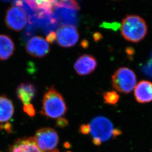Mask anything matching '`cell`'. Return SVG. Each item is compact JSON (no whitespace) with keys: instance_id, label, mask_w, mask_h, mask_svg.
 <instances>
[{"instance_id":"obj_7","label":"cell","mask_w":152,"mask_h":152,"mask_svg":"<svg viewBox=\"0 0 152 152\" xmlns=\"http://www.w3.org/2000/svg\"><path fill=\"white\" fill-rule=\"evenodd\" d=\"M77 10L71 7H55L53 9V15L59 26L75 27L78 21Z\"/></svg>"},{"instance_id":"obj_20","label":"cell","mask_w":152,"mask_h":152,"mask_svg":"<svg viewBox=\"0 0 152 152\" xmlns=\"http://www.w3.org/2000/svg\"><path fill=\"white\" fill-rule=\"evenodd\" d=\"M23 110L28 116L30 117H34L36 114V111L34 109L33 105L30 104L23 106Z\"/></svg>"},{"instance_id":"obj_24","label":"cell","mask_w":152,"mask_h":152,"mask_svg":"<svg viewBox=\"0 0 152 152\" xmlns=\"http://www.w3.org/2000/svg\"><path fill=\"white\" fill-rule=\"evenodd\" d=\"M2 1H10V0H2Z\"/></svg>"},{"instance_id":"obj_21","label":"cell","mask_w":152,"mask_h":152,"mask_svg":"<svg viewBox=\"0 0 152 152\" xmlns=\"http://www.w3.org/2000/svg\"><path fill=\"white\" fill-rule=\"evenodd\" d=\"M79 131L85 135L88 134L90 132V127L89 124H82L79 128Z\"/></svg>"},{"instance_id":"obj_14","label":"cell","mask_w":152,"mask_h":152,"mask_svg":"<svg viewBox=\"0 0 152 152\" xmlns=\"http://www.w3.org/2000/svg\"><path fill=\"white\" fill-rule=\"evenodd\" d=\"M14 111L12 101L6 96H0V122L9 121L13 116Z\"/></svg>"},{"instance_id":"obj_18","label":"cell","mask_w":152,"mask_h":152,"mask_svg":"<svg viewBox=\"0 0 152 152\" xmlns=\"http://www.w3.org/2000/svg\"><path fill=\"white\" fill-rule=\"evenodd\" d=\"M55 7H65L79 10V5L76 0H55L54 4Z\"/></svg>"},{"instance_id":"obj_16","label":"cell","mask_w":152,"mask_h":152,"mask_svg":"<svg viewBox=\"0 0 152 152\" xmlns=\"http://www.w3.org/2000/svg\"><path fill=\"white\" fill-rule=\"evenodd\" d=\"M34 1L38 9L49 14L53 13L55 0H34Z\"/></svg>"},{"instance_id":"obj_11","label":"cell","mask_w":152,"mask_h":152,"mask_svg":"<svg viewBox=\"0 0 152 152\" xmlns=\"http://www.w3.org/2000/svg\"><path fill=\"white\" fill-rule=\"evenodd\" d=\"M134 95L139 103H147L152 101V83L146 80H141L135 86Z\"/></svg>"},{"instance_id":"obj_1","label":"cell","mask_w":152,"mask_h":152,"mask_svg":"<svg viewBox=\"0 0 152 152\" xmlns=\"http://www.w3.org/2000/svg\"><path fill=\"white\" fill-rule=\"evenodd\" d=\"M66 111L67 107L63 97L52 86L43 96L40 113L48 118L59 119L65 116Z\"/></svg>"},{"instance_id":"obj_23","label":"cell","mask_w":152,"mask_h":152,"mask_svg":"<svg viewBox=\"0 0 152 152\" xmlns=\"http://www.w3.org/2000/svg\"><path fill=\"white\" fill-rule=\"evenodd\" d=\"M46 41L50 43H53L56 40V33L55 31H52L48 34L46 36Z\"/></svg>"},{"instance_id":"obj_3","label":"cell","mask_w":152,"mask_h":152,"mask_svg":"<svg viewBox=\"0 0 152 152\" xmlns=\"http://www.w3.org/2000/svg\"><path fill=\"white\" fill-rule=\"evenodd\" d=\"M145 20L137 15H128L121 24V34L126 40L137 43L142 40L147 33Z\"/></svg>"},{"instance_id":"obj_10","label":"cell","mask_w":152,"mask_h":152,"mask_svg":"<svg viewBox=\"0 0 152 152\" xmlns=\"http://www.w3.org/2000/svg\"><path fill=\"white\" fill-rule=\"evenodd\" d=\"M97 66L96 59L90 55L80 56L75 62L74 68L78 75L86 76L92 73Z\"/></svg>"},{"instance_id":"obj_5","label":"cell","mask_w":152,"mask_h":152,"mask_svg":"<svg viewBox=\"0 0 152 152\" xmlns=\"http://www.w3.org/2000/svg\"><path fill=\"white\" fill-rule=\"evenodd\" d=\"M34 140L37 146L44 152L56 151L59 142L57 132L52 128H42L36 132Z\"/></svg>"},{"instance_id":"obj_9","label":"cell","mask_w":152,"mask_h":152,"mask_svg":"<svg viewBox=\"0 0 152 152\" xmlns=\"http://www.w3.org/2000/svg\"><path fill=\"white\" fill-rule=\"evenodd\" d=\"M26 51L34 58H42L49 53L50 47L46 40L40 37H33L26 44Z\"/></svg>"},{"instance_id":"obj_22","label":"cell","mask_w":152,"mask_h":152,"mask_svg":"<svg viewBox=\"0 0 152 152\" xmlns=\"http://www.w3.org/2000/svg\"><path fill=\"white\" fill-rule=\"evenodd\" d=\"M68 123L69 122H68L67 120L63 118H59L56 122V124L58 126L61 128L66 127L68 125Z\"/></svg>"},{"instance_id":"obj_4","label":"cell","mask_w":152,"mask_h":152,"mask_svg":"<svg viewBox=\"0 0 152 152\" xmlns=\"http://www.w3.org/2000/svg\"><path fill=\"white\" fill-rule=\"evenodd\" d=\"M112 83L118 91L129 93L136 86V76L132 70L128 68H119L112 76Z\"/></svg>"},{"instance_id":"obj_6","label":"cell","mask_w":152,"mask_h":152,"mask_svg":"<svg viewBox=\"0 0 152 152\" xmlns=\"http://www.w3.org/2000/svg\"><path fill=\"white\" fill-rule=\"evenodd\" d=\"M7 27L13 30H21L27 23V17L24 11L20 7H12L7 10L6 15Z\"/></svg>"},{"instance_id":"obj_15","label":"cell","mask_w":152,"mask_h":152,"mask_svg":"<svg viewBox=\"0 0 152 152\" xmlns=\"http://www.w3.org/2000/svg\"><path fill=\"white\" fill-rule=\"evenodd\" d=\"M15 44L9 36L0 35V61H6L12 56Z\"/></svg>"},{"instance_id":"obj_12","label":"cell","mask_w":152,"mask_h":152,"mask_svg":"<svg viewBox=\"0 0 152 152\" xmlns=\"http://www.w3.org/2000/svg\"><path fill=\"white\" fill-rule=\"evenodd\" d=\"M9 152H44L37 146L33 137H24L15 141Z\"/></svg>"},{"instance_id":"obj_19","label":"cell","mask_w":152,"mask_h":152,"mask_svg":"<svg viewBox=\"0 0 152 152\" xmlns=\"http://www.w3.org/2000/svg\"><path fill=\"white\" fill-rule=\"evenodd\" d=\"M37 27L35 25L28 24L23 35L24 42H25V41L29 40L31 39L30 38L33 37V36L37 32Z\"/></svg>"},{"instance_id":"obj_2","label":"cell","mask_w":152,"mask_h":152,"mask_svg":"<svg viewBox=\"0 0 152 152\" xmlns=\"http://www.w3.org/2000/svg\"><path fill=\"white\" fill-rule=\"evenodd\" d=\"M89 125L92 141L96 146H99L102 143L112 137H116L122 134L120 129L114 128L111 122L104 117L94 118Z\"/></svg>"},{"instance_id":"obj_8","label":"cell","mask_w":152,"mask_h":152,"mask_svg":"<svg viewBox=\"0 0 152 152\" xmlns=\"http://www.w3.org/2000/svg\"><path fill=\"white\" fill-rule=\"evenodd\" d=\"M79 33L73 26L59 27L56 33V40L59 46L63 47H72L79 40Z\"/></svg>"},{"instance_id":"obj_17","label":"cell","mask_w":152,"mask_h":152,"mask_svg":"<svg viewBox=\"0 0 152 152\" xmlns=\"http://www.w3.org/2000/svg\"><path fill=\"white\" fill-rule=\"evenodd\" d=\"M103 97L104 103L114 105L119 101L120 96L115 91H109L103 93Z\"/></svg>"},{"instance_id":"obj_13","label":"cell","mask_w":152,"mask_h":152,"mask_svg":"<svg viewBox=\"0 0 152 152\" xmlns=\"http://www.w3.org/2000/svg\"><path fill=\"white\" fill-rule=\"evenodd\" d=\"M36 92L34 85L29 83H21L16 90L17 97L24 106L31 104V102L36 95Z\"/></svg>"}]
</instances>
